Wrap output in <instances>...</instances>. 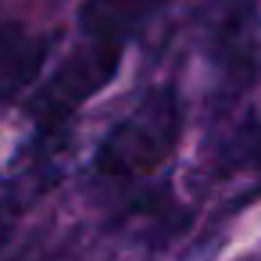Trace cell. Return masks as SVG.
I'll return each mask as SVG.
<instances>
[{
    "mask_svg": "<svg viewBox=\"0 0 261 261\" xmlns=\"http://www.w3.org/2000/svg\"><path fill=\"white\" fill-rule=\"evenodd\" d=\"M182 133V104L172 86H158L104 136L93 158V175L104 186H125L161 168Z\"/></svg>",
    "mask_w": 261,
    "mask_h": 261,
    "instance_id": "obj_1",
    "label": "cell"
},
{
    "mask_svg": "<svg viewBox=\"0 0 261 261\" xmlns=\"http://www.w3.org/2000/svg\"><path fill=\"white\" fill-rule=\"evenodd\" d=\"M158 11L161 0H83L79 29L86 40L125 47L154 22Z\"/></svg>",
    "mask_w": 261,
    "mask_h": 261,
    "instance_id": "obj_5",
    "label": "cell"
},
{
    "mask_svg": "<svg viewBox=\"0 0 261 261\" xmlns=\"http://www.w3.org/2000/svg\"><path fill=\"white\" fill-rule=\"evenodd\" d=\"M211 61L225 93H243L261 75V11L254 0H222L211 25Z\"/></svg>",
    "mask_w": 261,
    "mask_h": 261,
    "instance_id": "obj_3",
    "label": "cell"
},
{
    "mask_svg": "<svg viewBox=\"0 0 261 261\" xmlns=\"http://www.w3.org/2000/svg\"><path fill=\"white\" fill-rule=\"evenodd\" d=\"M50 47H54L50 36L33 33L18 22L0 25V100H15L40 79Z\"/></svg>",
    "mask_w": 261,
    "mask_h": 261,
    "instance_id": "obj_4",
    "label": "cell"
},
{
    "mask_svg": "<svg viewBox=\"0 0 261 261\" xmlns=\"http://www.w3.org/2000/svg\"><path fill=\"white\" fill-rule=\"evenodd\" d=\"M122 65V47L115 43H97L83 36V47L68 54V61H61V68L36 90L29 111L36 118L40 129H58L65 125L90 97H97Z\"/></svg>",
    "mask_w": 261,
    "mask_h": 261,
    "instance_id": "obj_2",
    "label": "cell"
}]
</instances>
